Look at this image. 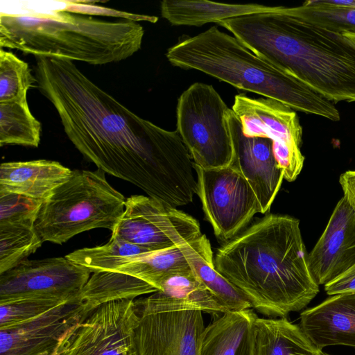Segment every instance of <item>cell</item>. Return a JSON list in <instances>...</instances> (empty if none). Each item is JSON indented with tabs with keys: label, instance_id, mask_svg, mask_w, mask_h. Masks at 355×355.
Masks as SVG:
<instances>
[{
	"label": "cell",
	"instance_id": "6da1fadb",
	"mask_svg": "<svg viewBox=\"0 0 355 355\" xmlns=\"http://www.w3.org/2000/svg\"><path fill=\"white\" fill-rule=\"evenodd\" d=\"M36 61L38 88L85 158L165 205L176 207L193 201L196 172L177 130H164L137 116L71 60L36 57Z\"/></svg>",
	"mask_w": 355,
	"mask_h": 355
},
{
	"label": "cell",
	"instance_id": "7a4b0ae2",
	"mask_svg": "<svg viewBox=\"0 0 355 355\" xmlns=\"http://www.w3.org/2000/svg\"><path fill=\"white\" fill-rule=\"evenodd\" d=\"M216 269L268 316L304 308L319 286L309 267L300 221L268 214L218 249Z\"/></svg>",
	"mask_w": 355,
	"mask_h": 355
},
{
	"label": "cell",
	"instance_id": "3957f363",
	"mask_svg": "<svg viewBox=\"0 0 355 355\" xmlns=\"http://www.w3.org/2000/svg\"><path fill=\"white\" fill-rule=\"evenodd\" d=\"M216 24L333 103L355 102V47L341 33L290 15L285 6Z\"/></svg>",
	"mask_w": 355,
	"mask_h": 355
},
{
	"label": "cell",
	"instance_id": "277c9868",
	"mask_svg": "<svg viewBox=\"0 0 355 355\" xmlns=\"http://www.w3.org/2000/svg\"><path fill=\"white\" fill-rule=\"evenodd\" d=\"M137 21H109L50 8L21 14L0 13V46L35 57L104 64L123 60L141 48Z\"/></svg>",
	"mask_w": 355,
	"mask_h": 355
},
{
	"label": "cell",
	"instance_id": "5b68a950",
	"mask_svg": "<svg viewBox=\"0 0 355 355\" xmlns=\"http://www.w3.org/2000/svg\"><path fill=\"white\" fill-rule=\"evenodd\" d=\"M166 55L175 67L200 71L237 89L278 101L296 111L333 121L340 120L334 103L216 26L193 37H180Z\"/></svg>",
	"mask_w": 355,
	"mask_h": 355
},
{
	"label": "cell",
	"instance_id": "8992f818",
	"mask_svg": "<svg viewBox=\"0 0 355 355\" xmlns=\"http://www.w3.org/2000/svg\"><path fill=\"white\" fill-rule=\"evenodd\" d=\"M125 204L124 196L108 183L103 171L75 170L42 202L35 228L43 242L57 244L92 229L112 232Z\"/></svg>",
	"mask_w": 355,
	"mask_h": 355
},
{
	"label": "cell",
	"instance_id": "52a82bcc",
	"mask_svg": "<svg viewBox=\"0 0 355 355\" xmlns=\"http://www.w3.org/2000/svg\"><path fill=\"white\" fill-rule=\"evenodd\" d=\"M229 110L211 85L193 83L178 98L176 130L193 163L205 170L227 167L232 162Z\"/></svg>",
	"mask_w": 355,
	"mask_h": 355
},
{
	"label": "cell",
	"instance_id": "ba28073f",
	"mask_svg": "<svg viewBox=\"0 0 355 355\" xmlns=\"http://www.w3.org/2000/svg\"><path fill=\"white\" fill-rule=\"evenodd\" d=\"M239 118L243 134L270 139L278 167L284 178L294 181L300 173L304 157L300 146L302 129L294 110L268 98L236 95L232 109Z\"/></svg>",
	"mask_w": 355,
	"mask_h": 355
},
{
	"label": "cell",
	"instance_id": "9c48e42d",
	"mask_svg": "<svg viewBox=\"0 0 355 355\" xmlns=\"http://www.w3.org/2000/svg\"><path fill=\"white\" fill-rule=\"evenodd\" d=\"M202 235L198 220L185 212L153 198L131 196L112 232L150 252L166 250L192 241Z\"/></svg>",
	"mask_w": 355,
	"mask_h": 355
},
{
	"label": "cell",
	"instance_id": "30bf717a",
	"mask_svg": "<svg viewBox=\"0 0 355 355\" xmlns=\"http://www.w3.org/2000/svg\"><path fill=\"white\" fill-rule=\"evenodd\" d=\"M197 194L206 219L216 236L225 243L238 234L250 223L260 207L245 178L231 166L205 170L193 163Z\"/></svg>",
	"mask_w": 355,
	"mask_h": 355
},
{
	"label": "cell",
	"instance_id": "8fae6325",
	"mask_svg": "<svg viewBox=\"0 0 355 355\" xmlns=\"http://www.w3.org/2000/svg\"><path fill=\"white\" fill-rule=\"evenodd\" d=\"M138 309L133 300L101 304L80 322L60 355H138Z\"/></svg>",
	"mask_w": 355,
	"mask_h": 355
},
{
	"label": "cell",
	"instance_id": "7c38bea8",
	"mask_svg": "<svg viewBox=\"0 0 355 355\" xmlns=\"http://www.w3.org/2000/svg\"><path fill=\"white\" fill-rule=\"evenodd\" d=\"M91 271L65 257L25 259L0 274V303L28 297L76 298Z\"/></svg>",
	"mask_w": 355,
	"mask_h": 355
},
{
	"label": "cell",
	"instance_id": "4fadbf2b",
	"mask_svg": "<svg viewBox=\"0 0 355 355\" xmlns=\"http://www.w3.org/2000/svg\"><path fill=\"white\" fill-rule=\"evenodd\" d=\"M136 305L138 355H200L205 328L201 311H157Z\"/></svg>",
	"mask_w": 355,
	"mask_h": 355
},
{
	"label": "cell",
	"instance_id": "5bb4252c",
	"mask_svg": "<svg viewBox=\"0 0 355 355\" xmlns=\"http://www.w3.org/2000/svg\"><path fill=\"white\" fill-rule=\"evenodd\" d=\"M89 314L76 297L30 322L0 330V355H41L52 350Z\"/></svg>",
	"mask_w": 355,
	"mask_h": 355
},
{
	"label": "cell",
	"instance_id": "9a60e30c",
	"mask_svg": "<svg viewBox=\"0 0 355 355\" xmlns=\"http://www.w3.org/2000/svg\"><path fill=\"white\" fill-rule=\"evenodd\" d=\"M227 119L234 151L230 166L249 183L259 202L260 213L265 214L270 209L284 179L273 153L272 142L268 138L245 136L239 118L231 109Z\"/></svg>",
	"mask_w": 355,
	"mask_h": 355
},
{
	"label": "cell",
	"instance_id": "2e32d148",
	"mask_svg": "<svg viewBox=\"0 0 355 355\" xmlns=\"http://www.w3.org/2000/svg\"><path fill=\"white\" fill-rule=\"evenodd\" d=\"M308 262L318 286L331 282L355 264V211L344 196L308 255Z\"/></svg>",
	"mask_w": 355,
	"mask_h": 355
},
{
	"label": "cell",
	"instance_id": "e0dca14e",
	"mask_svg": "<svg viewBox=\"0 0 355 355\" xmlns=\"http://www.w3.org/2000/svg\"><path fill=\"white\" fill-rule=\"evenodd\" d=\"M300 328L319 349L355 347V293L334 295L300 314Z\"/></svg>",
	"mask_w": 355,
	"mask_h": 355
},
{
	"label": "cell",
	"instance_id": "ac0fdd59",
	"mask_svg": "<svg viewBox=\"0 0 355 355\" xmlns=\"http://www.w3.org/2000/svg\"><path fill=\"white\" fill-rule=\"evenodd\" d=\"M72 172L51 160L5 162L0 166V190L43 202L69 180Z\"/></svg>",
	"mask_w": 355,
	"mask_h": 355
},
{
	"label": "cell",
	"instance_id": "d6986e66",
	"mask_svg": "<svg viewBox=\"0 0 355 355\" xmlns=\"http://www.w3.org/2000/svg\"><path fill=\"white\" fill-rule=\"evenodd\" d=\"M135 302L140 306L157 311L200 310L211 314L230 311L193 271L171 277L164 283L161 291Z\"/></svg>",
	"mask_w": 355,
	"mask_h": 355
},
{
	"label": "cell",
	"instance_id": "ffe728a7",
	"mask_svg": "<svg viewBox=\"0 0 355 355\" xmlns=\"http://www.w3.org/2000/svg\"><path fill=\"white\" fill-rule=\"evenodd\" d=\"M255 313L228 311L205 328L200 355H254Z\"/></svg>",
	"mask_w": 355,
	"mask_h": 355
},
{
	"label": "cell",
	"instance_id": "44dd1931",
	"mask_svg": "<svg viewBox=\"0 0 355 355\" xmlns=\"http://www.w3.org/2000/svg\"><path fill=\"white\" fill-rule=\"evenodd\" d=\"M282 7L252 3L230 4L204 0H164L161 2V15L172 25L200 26L241 16L279 12Z\"/></svg>",
	"mask_w": 355,
	"mask_h": 355
},
{
	"label": "cell",
	"instance_id": "7402d4cb",
	"mask_svg": "<svg viewBox=\"0 0 355 355\" xmlns=\"http://www.w3.org/2000/svg\"><path fill=\"white\" fill-rule=\"evenodd\" d=\"M182 249L196 277L230 311L252 308L245 295L216 269L211 245L205 234L183 244Z\"/></svg>",
	"mask_w": 355,
	"mask_h": 355
},
{
	"label": "cell",
	"instance_id": "603a6c76",
	"mask_svg": "<svg viewBox=\"0 0 355 355\" xmlns=\"http://www.w3.org/2000/svg\"><path fill=\"white\" fill-rule=\"evenodd\" d=\"M254 355H324L300 326L285 317L257 318L254 321Z\"/></svg>",
	"mask_w": 355,
	"mask_h": 355
},
{
	"label": "cell",
	"instance_id": "cb8c5ba5",
	"mask_svg": "<svg viewBox=\"0 0 355 355\" xmlns=\"http://www.w3.org/2000/svg\"><path fill=\"white\" fill-rule=\"evenodd\" d=\"M158 290L148 283L131 275L119 272L94 273L86 283L78 300L91 313L103 304L135 297Z\"/></svg>",
	"mask_w": 355,
	"mask_h": 355
},
{
	"label": "cell",
	"instance_id": "d4e9b609",
	"mask_svg": "<svg viewBox=\"0 0 355 355\" xmlns=\"http://www.w3.org/2000/svg\"><path fill=\"white\" fill-rule=\"evenodd\" d=\"M115 272L137 277L161 291L167 280L175 276L190 273L192 270L180 245L137 255L130 263L119 267Z\"/></svg>",
	"mask_w": 355,
	"mask_h": 355
},
{
	"label": "cell",
	"instance_id": "484cf974",
	"mask_svg": "<svg viewBox=\"0 0 355 355\" xmlns=\"http://www.w3.org/2000/svg\"><path fill=\"white\" fill-rule=\"evenodd\" d=\"M148 250L112 236L102 245L75 250L66 256L73 262L87 268L91 272L116 271L130 263L134 257L149 252Z\"/></svg>",
	"mask_w": 355,
	"mask_h": 355
},
{
	"label": "cell",
	"instance_id": "4316f807",
	"mask_svg": "<svg viewBox=\"0 0 355 355\" xmlns=\"http://www.w3.org/2000/svg\"><path fill=\"white\" fill-rule=\"evenodd\" d=\"M41 125L31 114L27 101L0 103V145L37 147Z\"/></svg>",
	"mask_w": 355,
	"mask_h": 355
},
{
	"label": "cell",
	"instance_id": "83f0119b",
	"mask_svg": "<svg viewBox=\"0 0 355 355\" xmlns=\"http://www.w3.org/2000/svg\"><path fill=\"white\" fill-rule=\"evenodd\" d=\"M42 243L34 225L0 224V274L25 260Z\"/></svg>",
	"mask_w": 355,
	"mask_h": 355
},
{
	"label": "cell",
	"instance_id": "f1b7e54d",
	"mask_svg": "<svg viewBox=\"0 0 355 355\" xmlns=\"http://www.w3.org/2000/svg\"><path fill=\"white\" fill-rule=\"evenodd\" d=\"M285 12L337 33H355V8L331 6L316 0L307 1L297 7H285Z\"/></svg>",
	"mask_w": 355,
	"mask_h": 355
},
{
	"label": "cell",
	"instance_id": "f546056e",
	"mask_svg": "<svg viewBox=\"0 0 355 355\" xmlns=\"http://www.w3.org/2000/svg\"><path fill=\"white\" fill-rule=\"evenodd\" d=\"M35 83L37 80L26 62L0 49V103L27 101V92Z\"/></svg>",
	"mask_w": 355,
	"mask_h": 355
},
{
	"label": "cell",
	"instance_id": "4dcf8cb0",
	"mask_svg": "<svg viewBox=\"0 0 355 355\" xmlns=\"http://www.w3.org/2000/svg\"><path fill=\"white\" fill-rule=\"evenodd\" d=\"M67 302L53 297H28L0 303V330L30 322Z\"/></svg>",
	"mask_w": 355,
	"mask_h": 355
},
{
	"label": "cell",
	"instance_id": "1f68e13d",
	"mask_svg": "<svg viewBox=\"0 0 355 355\" xmlns=\"http://www.w3.org/2000/svg\"><path fill=\"white\" fill-rule=\"evenodd\" d=\"M42 201L0 190V224L34 225Z\"/></svg>",
	"mask_w": 355,
	"mask_h": 355
},
{
	"label": "cell",
	"instance_id": "d6a6232c",
	"mask_svg": "<svg viewBox=\"0 0 355 355\" xmlns=\"http://www.w3.org/2000/svg\"><path fill=\"white\" fill-rule=\"evenodd\" d=\"M324 289L329 295L355 293V264L325 284Z\"/></svg>",
	"mask_w": 355,
	"mask_h": 355
},
{
	"label": "cell",
	"instance_id": "836d02e7",
	"mask_svg": "<svg viewBox=\"0 0 355 355\" xmlns=\"http://www.w3.org/2000/svg\"><path fill=\"white\" fill-rule=\"evenodd\" d=\"M339 182L344 196L355 211V171H347L341 174Z\"/></svg>",
	"mask_w": 355,
	"mask_h": 355
},
{
	"label": "cell",
	"instance_id": "e575fe53",
	"mask_svg": "<svg viewBox=\"0 0 355 355\" xmlns=\"http://www.w3.org/2000/svg\"><path fill=\"white\" fill-rule=\"evenodd\" d=\"M328 5L355 8V0H322Z\"/></svg>",
	"mask_w": 355,
	"mask_h": 355
},
{
	"label": "cell",
	"instance_id": "d590c367",
	"mask_svg": "<svg viewBox=\"0 0 355 355\" xmlns=\"http://www.w3.org/2000/svg\"><path fill=\"white\" fill-rule=\"evenodd\" d=\"M343 38L351 45L355 47V33L343 32L341 33Z\"/></svg>",
	"mask_w": 355,
	"mask_h": 355
},
{
	"label": "cell",
	"instance_id": "8d00e7d4",
	"mask_svg": "<svg viewBox=\"0 0 355 355\" xmlns=\"http://www.w3.org/2000/svg\"><path fill=\"white\" fill-rule=\"evenodd\" d=\"M324 355H328V354H324Z\"/></svg>",
	"mask_w": 355,
	"mask_h": 355
}]
</instances>
